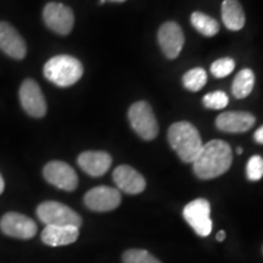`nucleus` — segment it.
<instances>
[{
	"mask_svg": "<svg viewBox=\"0 0 263 263\" xmlns=\"http://www.w3.org/2000/svg\"><path fill=\"white\" fill-rule=\"evenodd\" d=\"M211 207L205 199H196L184 207L183 216L194 232L200 236H209L212 232V221L210 218Z\"/></svg>",
	"mask_w": 263,
	"mask_h": 263,
	"instance_id": "obj_6",
	"label": "nucleus"
},
{
	"mask_svg": "<svg viewBox=\"0 0 263 263\" xmlns=\"http://www.w3.org/2000/svg\"><path fill=\"white\" fill-rule=\"evenodd\" d=\"M236 151H238L239 155H241V154H242V147H238V150H236Z\"/></svg>",
	"mask_w": 263,
	"mask_h": 263,
	"instance_id": "obj_29",
	"label": "nucleus"
},
{
	"mask_svg": "<svg viewBox=\"0 0 263 263\" xmlns=\"http://www.w3.org/2000/svg\"><path fill=\"white\" fill-rule=\"evenodd\" d=\"M0 229L5 235L16 239H32L37 234V224L29 217L17 212H8L0 219Z\"/></svg>",
	"mask_w": 263,
	"mask_h": 263,
	"instance_id": "obj_10",
	"label": "nucleus"
},
{
	"mask_svg": "<svg viewBox=\"0 0 263 263\" xmlns=\"http://www.w3.org/2000/svg\"><path fill=\"white\" fill-rule=\"evenodd\" d=\"M43 20L48 28L60 35H67L74 25L73 11L60 3H49L43 10Z\"/></svg>",
	"mask_w": 263,
	"mask_h": 263,
	"instance_id": "obj_7",
	"label": "nucleus"
},
{
	"mask_svg": "<svg viewBox=\"0 0 263 263\" xmlns=\"http://www.w3.org/2000/svg\"><path fill=\"white\" fill-rule=\"evenodd\" d=\"M254 138H255V140L257 141L258 144H262V145H263V126L259 127L258 129L256 130Z\"/></svg>",
	"mask_w": 263,
	"mask_h": 263,
	"instance_id": "obj_26",
	"label": "nucleus"
},
{
	"mask_svg": "<svg viewBox=\"0 0 263 263\" xmlns=\"http://www.w3.org/2000/svg\"><path fill=\"white\" fill-rule=\"evenodd\" d=\"M105 2H106V0H100V3H101V4H104Z\"/></svg>",
	"mask_w": 263,
	"mask_h": 263,
	"instance_id": "obj_31",
	"label": "nucleus"
},
{
	"mask_svg": "<svg viewBox=\"0 0 263 263\" xmlns=\"http://www.w3.org/2000/svg\"><path fill=\"white\" fill-rule=\"evenodd\" d=\"M0 50L16 60H22L27 54L25 39L8 22H0Z\"/></svg>",
	"mask_w": 263,
	"mask_h": 263,
	"instance_id": "obj_13",
	"label": "nucleus"
},
{
	"mask_svg": "<svg viewBox=\"0 0 263 263\" xmlns=\"http://www.w3.org/2000/svg\"><path fill=\"white\" fill-rule=\"evenodd\" d=\"M223 24L230 31H240L245 25V14L238 0H224L222 4Z\"/></svg>",
	"mask_w": 263,
	"mask_h": 263,
	"instance_id": "obj_18",
	"label": "nucleus"
},
{
	"mask_svg": "<svg viewBox=\"0 0 263 263\" xmlns=\"http://www.w3.org/2000/svg\"><path fill=\"white\" fill-rule=\"evenodd\" d=\"M84 203L95 212H107L117 209L121 203V194L110 186H97L84 195Z\"/></svg>",
	"mask_w": 263,
	"mask_h": 263,
	"instance_id": "obj_11",
	"label": "nucleus"
},
{
	"mask_svg": "<svg viewBox=\"0 0 263 263\" xmlns=\"http://www.w3.org/2000/svg\"><path fill=\"white\" fill-rule=\"evenodd\" d=\"M216 239L218 240V241H223V240L226 239V233L223 232V230H219V232L217 233V236H216Z\"/></svg>",
	"mask_w": 263,
	"mask_h": 263,
	"instance_id": "obj_27",
	"label": "nucleus"
},
{
	"mask_svg": "<svg viewBox=\"0 0 263 263\" xmlns=\"http://www.w3.org/2000/svg\"><path fill=\"white\" fill-rule=\"evenodd\" d=\"M44 77L58 87H71L83 76L82 62L70 55H58L44 65Z\"/></svg>",
	"mask_w": 263,
	"mask_h": 263,
	"instance_id": "obj_3",
	"label": "nucleus"
},
{
	"mask_svg": "<svg viewBox=\"0 0 263 263\" xmlns=\"http://www.w3.org/2000/svg\"><path fill=\"white\" fill-rule=\"evenodd\" d=\"M37 216L47 226H71L81 228L82 217L71 207L57 201H44L37 207Z\"/></svg>",
	"mask_w": 263,
	"mask_h": 263,
	"instance_id": "obj_4",
	"label": "nucleus"
},
{
	"mask_svg": "<svg viewBox=\"0 0 263 263\" xmlns=\"http://www.w3.org/2000/svg\"><path fill=\"white\" fill-rule=\"evenodd\" d=\"M207 82V73L201 67L193 68L183 76V84L190 91H199L205 87Z\"/></svg>",
	"mask_w": 263,
	"mask_h": 263,
	"instance_id": "obj_21",
	"label": "nucleus"
},
{
	"mask_svg": "<svg viewBox=\"0 0 263 263\" xmlns=\"http://www.w3.org/2000/svg\"><path fill=\"white\" fill-rule=\"evenodd\" d=\"M128 118L139 136L145 140L155 139L159 133V124L151 106L145 101H138L128 111Z\"/></svg>",
	"mask_w": 263,
	"mask_h": 263,
	"instance_id": "obj_5",
	"label": "nucleus"
},
{
	"mask_svg": "<svg viewBox=\"0 0 263 263\" xmlns=\"http://www.w3.org/2000/svg\"><path fill=\"white\" fill-rule=\"evenodd\" d=\"M111 2H117V3H122V2H126V0H111Z\"/></svg>",
	"mask_w": 263,
	"mask_h": 263,
	"instance_id": "obj_30",
	"label": "nucleus"
},
{
	"mask_svg": "<svg viewBox=\"0 0 263 263\" xmlns=\"http://www.w3.org/2000/svg\"><path fill=\"white\" fill-rule=\"evenodd\" d=\"M123 263H161L155 256L145 250L132 249L123 254Z\"/></svg>",
	"mask_w": 263,
	"mask_h": 263,
	"instance_id": "obj_22",
	"label": "nucleus"
},
{
	"mask_svg": "<svg viewBox=\"0 0 263 263\" xmlns=\"http://www.w3.org/2000/svg\"><path fill=\"white\" fill-rule=\"evenodd\" d=\"M168 141L183 162L193 163L202 149L199 132L192 123L177 122L168 129Z\"/></svg>",
	"mask_w": 263,
	"mask_h": 263,
	"instance_id": "obj_2",
	"label": "nucleus"
},
{
	"mask_svg": "<svg viewBox=\"0 0 263 263\" xmlns=\"http://www.w3.org/2000/svg\"><path fill=\"white\" fill-rule=\"evenodd\" d=\"M43 176L48 183L65 192H73L78 186L77 173L64 161L48 162L43 168Z\"/></svg>",
	"mask_w": 263,
	"mask_h": 263,
	"instance_id": "obj_9",
	"label": "nucleus"
},
{
	"mask_svg": "<svg viewBox=\"0 0 263 263\" xmlns=\"http://www.w3.org/2000/svg\"><path fill=\"white\" fill-rule=\"evenodd\" d=\"M202 103L206 107L212 108V110H221L228 105L229 98L224 91H213V93H209L203 97Z\"/></svg>",
	"mask_w": 263,
	"mask_h": 263,
	"instance_id": "obj_23",
	"label": "nucleus"
},
{
	"mask_svg": "<svg viewBox=\"0 0 263 263\" xmlns=\"http://www.w3.org/2000/svg\"><path fill=\"white\" fill-rule=\"evenodd\" d=\"M246 176L251 182H257L263 177V157L259 155L252 156L246 166Z\"/></svg>",
	"mask_w": 263,
	"mask_h": 263,
	"instance_id": "obj_25",
	"label": "nucleus"
},
{
	"mask_svg": "<svg viewBox=\"0 0 263 263\" xmlns=\"http://www.w3.org/2000/svg\"><path fill=\"white\" fill-rule=\"evenodd\" d=\"M190 21H192L194 28L205 37H213L219 31L218 22L211 16L202 14V12H194L190 17Z\"/></svg>",
	"mask_w": 263,
	"mask_h": 263,
	"instance_id": "obj_20",
	"label": "nucleus"
},
{
	"mask_svg": "<svg viewBox=\"0 0 263 263\" xmlns=\"http://www.w3.org/2000/svg\"><path fill=\"white\" fill-rule=\"evenodd\" d=\"M255 85V74L250 68L241 70L235 76L234 82H233L232 91L235 98L244 99L249 97Z\"/></svg>",
	"mask_w": 263,
	"mask_h": 263,
	"instance_id": "obj_19",
	"label": "nucleus"
},
{
	"mask_svg": "<svg viewBox=\"0 0 263 263\" xmlns=\"http://www.w3.org/2000/svg\"><path fill=\"white\" fill-rule=\"evenodd\" d=\"M159 44L163 54L168 59H176L184 45V33L176 22H166L159 29Z\"/></svg>",
	"mask_w": 263,
	"mask_h": 263,
	"instance_id": "obj_12",
	"label": "nucleus"
},
{
	"mask_svg": "<svg viewBox=\"0 0 263 263\" xmlns=\"http://www.w3.org/2000/svg\"><path fill=\"white\" fill-rule=\"evenodd\" d=\"M78 164L91 177H101L110 170L112 159L105 151H84L78 156Z\"/></svg>",
	"mask_w": 263,
	"mask_h": 263,
	"instance_id": "obj_16",
	"label": "nucleus"
},
{
	"mask_svg": "<svg viewBox=\"0 0 263 263\" xmlns=\"http://www.w3.org/2000/svg\"><path fill=\"white\" fill-rule=\"evenodd\" d=\"M112 178L118 189L127 194H130V195L140 194L141 192H144L146 186L144 177L139 172H137L133 167L127 166V164L118 166L114 171Z\"/></svg>",
	"mask_w": 263,
	"mask_h": 263,
	"instance_id": "obj_14",
	"label": "nucleus"
},
{
	"mask_svg": "<svg viewBox=\"0 0 263 263\" xmlns=\"http://www.w3.org/2000/svg\"><path fill=\"white\" fill-rule=\"evenodd\" d=\"M235 62L230 58H223L213 62L211 65V73L217 78L227 77L234 71Z\"/></svg>",
	"mask_w": 263,
	"mask_h": 263,
	"instance_id": "obj_24",
	"label": "nucleus"
},
{
	"mask_svg": "<svg viewBox=\"0 0 263 263\" xmlns=\"http://www.w3.org/2000/svg\"><path fill=\"white\" fill-rule=\"evenodd\" d=\"M80 236V228L71 226H47L42 232V241L49 246L73 244Z\"/></svg>",
	"mask_w": 263,
	"mask_h": 263,
	"instance_id": "obj_17",
	"label": "nucleus"
},
{
	"mask_svg": "<svg viewBox=\"0 0 263 263\" xmlns=\"http://www.w3.org/2000/svg\"><path fill=\"white\" fill-rule=\"evenodd\" d=\"M20 101L26 114L35 118H42L47 114V100L35 81L25 80L20 87Z\"/></svg>",
	"mask_w": 263,
	"mask_h": 263,
	"instance_id": "obj_8",
	"label": "nucleus"
},
{
	"mask_svg": "<svg viewBox=\"0 0 263 263\" xmlns=\"http://www.w3.org/2000/svg\"><path fill=\"white\" fill-rule=\"evenodd\" d=\"M256 118L249 112L242 111H229L217 117L216 126L218 129L227 133H244L254 127Z\"/></svg>",
	"mask_w": 263,
	"mask_h": 263,
	"instance_id": "obj_15",
	"label": "nucleus"
},
{
	"mask_svg": "<svg viewBox=\"0 0 263 263\" xmlns=\"http://www.w3.org/2000/svg\"><path fill=\"white\" fill-rule=\"evenodd\" d=\"M4 189H5V182L4 179H3L2 174H0V195H2L3 192H4Z\"/></svg>",
	"mask_w": 263,
	"mask_h": 263,
	"instance_id": "obj_28",
	"label": "nucleus"
},
{
	"mask_svg": "<svg viewBox=\"0 0 263 263\" xmlns=\"http://www.w3.org/2000/svg\"><path fill=\"white\" fill-rule=\"evenodd\" d=\"M233 153L229 144L223 140H211L203 144L193 162L194 172L200 179H213L230 168Z\"/></svg>",
	"mask_w": 263,
	"mask_h": 263,
	"instance_id": "obj_1",
	"label": "nucleus"
}]
</instances>
